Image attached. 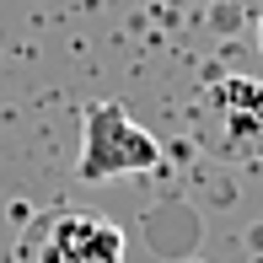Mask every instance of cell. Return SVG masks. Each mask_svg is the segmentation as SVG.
<instances>
[{
    "label": "cell",
    "instance_id": "cell-1",
    "mask_svg": "<svg viewBox=\"0 0 263 263\" xmlns=\"http://www.w3.org/2000/svg\"><path fill=\"white\" fill-rule=\"evenodd\" d=\"M161 145L145 124L129 118L124 102H91L81 113V156L76 172L86 183H113V177H135V172H156Z\"/></svg>",
    "mask_w": 263,
    "mask_h": 263
},
{
    "label": "cell",
    "instance_id": "cell-2",
    "mask_svg": "<svg viewBox=\"0 0 263 263\" xmlns=\"http://www.w3.org/2000/svg\"><path fill=\"white\" fill-rule=\"evenodd\" d=\"M27 263H124V231L91 210H59L27 247Z\"/></svg>",
    "mask_w": 263,
    "mask_h": 263
},
{
    "label": "cell",
    "instance_id": "cell-3",
    "mask_svg": "<svg viewBox=\"0 0 263 263\" xmlns=\"http://www.w3.org/2000/svg\"><path fill=\"white\" fill-rule=\"evenodd\" d=\"M210 113L231 156H263V81L220 76L210 86Z\"/></svg>",
    "mask_w": 263,
    "mask_h": 263
},
{
    "label": "cell",
    "instance_id": "cell-4",
    "mask_svg": "<svg viewBox=\"0 0 263 263\" xmlns=\"http://www.w3.org/2000/svg\"><path fill=\"white\" fill-rule=\"evenodd\" d=\"M253 38H258V54H263V16H258V27H253Z\"/></svg>",
    "mask_w": 263,
    "mask_h": 263
}]
</instances>
